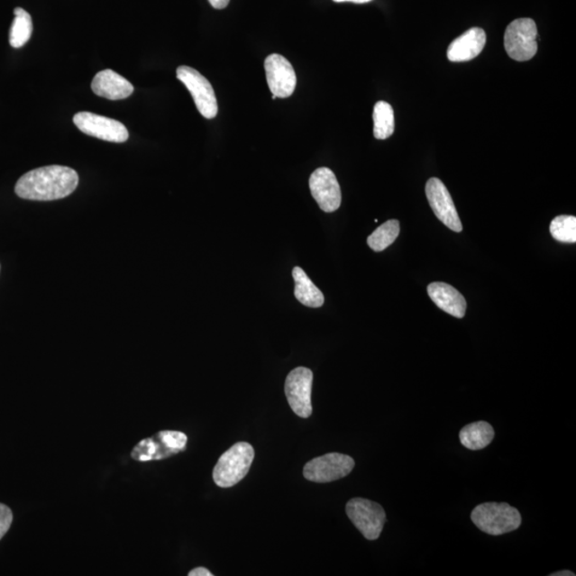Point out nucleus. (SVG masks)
<instances>
[{
  "instance_id": "423d86ee",
  "label": "nucleus",
  "mask_w": 576,
  "mask_h": 576,
  "mask_svg": "<svg viewBox=\"0 0 576 576\" xmlns=\"http://www.w3.org/2000/svg\"><path fill=\"white\" fill-rule=\"evenodd\" d=\"M346 514L366 539L377 540L380 537L387 516L379 504L354 498L347 503Z\"/></svg>"
},
{
  "instance_id": "20e7f679",
  "label": "nucleus",
  "mask_w": 576,
  "mask_h": 576,
  "mask_svg": "<svg viewBox=\"0 0 576 576\" xmlns=\"http://www.w3.org/2000/svg\"><path fill=\"white\" fill-rule=\"evenodd\" d=\"M187 435L183 433L164 430L153 435L152 438L139 442L131 456L141 462L162 461L184 452L187 446Z\"/></svg>"
},
{
  "instance_id": "0eeeda50",
  "label": "nucleus",
  "mask_w": 576,
  "mask_h": 576,
  "mask_svg": "<svg viewBox=\"0 0 576 576\" xmlns=\"http://www.w3.org/2000/svg\"><path fill=\"white\" fill-rule=\"evenodd\" d=\"M354 461L351 456L340 453H330L308 462L304 469L306 480L327 484L344 479L352 473Z\"/></svg>"
},
{
  "instance_id": "bb28decb",
  "label": "nucleus",
  "mask_w": 576,
  "mask_h": 576,
  "mask_svg": "<svg viewBox=\"0 0 576 576\" xmlns=\"http://www.w3.org/2000/svg\"><path fill=\"white\" fill-rule=\"evenodd\" d=\"M550 575L551 576H575V573L571 571H568V570H564V571L555 572Z\"/></svg>"
},
{
  "instance_id": "6e6552de",
  "label": "nucleus",
  "mask_w": 576,
  "mask_h": 576,
  "mask_svg": "<svg viewBox=\"0 0 576 576\" xmlns=\"http://www.w3.org/2000/svg\"><path fill=\"white\" fill-rule=\"evenodd\" d=\"M177 78L191 93L199 113L206 119H214L218 114V103L211 83L197 69L186 66L178 68Z\"/></svg>"
},
{
  "instance_id": "39448f33",
  "label": "nucleus",
  "mask_w": 576,
  "mask_h": 576,
  "mask_svg": "<svg viewBox=\"0 0 576 576\" xmlns=\"http://www.w3.org/2000/svg\"><path fill=\"white\" fill-rule=\"evenodd\" d=\"M538 29L532 19H517L506 29L504 46L511 59L528 61L538 51Z\"/></svg>"
},
{
  "instance_id": "cd10ccee",
  "label": "nucleus",
  "mask_w": 576,
  "mask_h": 576,
  "mask_svg": "<svg viewBox=\"0 0 576 576\" xmlns=\"http://www.w3.org/2000/svg\"><path fill=\"white\" fill-rule=\"evenodd\" d=\"M277 96H272V100H277Z\"/></svg>"
},
{
  "instance_id": "2eb2a0df",
  "label": "nucleus",
  "mask_w": 576,
  "mask_h": 576,
  "mask_svg": "<svg viewBox=\"0 0 576 576\" xmlns=\"http://www.w3.org/2000/svg\"><path fill=\"white\" fill-rule=\"evenodd\" d=\"M91 88L96 96L110 101L124 100L133 92V87L130 81L113 69L98 72L93 78Z\"/></svg>"
},
{
  "instance_id": "1a4fd4ad",
  "label": "nucleus",
  "mask_w": 576,
  "mask_h": 576,
  "mask_svg": "<svg viewBox=\"0 0 576 576\" xmlns=\"http://www.w3.org/2000/svg\"><path fill=\"white\" fill-rule=\"evenodd\" d=\"M313 372L306 368H297L289 372L285 381V395L290 408L302 418L312 415Z\"/></svg>"
},
{
  "instance_id": "b1692460",
  "label": "nucleus",
  "mask_w": 576,
  "mask_h": 576,
  "mask_svg": "<svg viewBox=\"0 0 576 576\" xmlns=\"http://www.w3.org/2000/svg\"><path fill=\"white\" fill-rule=\"evenodd\" d=\"M188 575L189 576H213V573L209 571V570H207L206 568L199 567V568L191 570Z\"/></svg>"
},
{
  "instance_id": "6ab92c4d",
  "label": "nucleus",
  "mask_w": 576,
  "mask_h": 576,
  "mask_svg": "<svg viewBox=\"0 0 576 576\" xmlns=\"http://www.w3.org/2000/svg\"><path fill=\"white\" fill-rule=\"evenodd\" d=\"M374 136L378 141H386L395 130L394 110L387 102H378L374 107Z\"/></svg>"
},
{
  "instance_id": "4be33fe9",
  "label": "nucleus",
  "mask_w": 576,
  "mask_h": 576,
  "mask_svg": "<svg viewBox=\"0 0 576 576\" xmlns=\"http://www.w3.org/2000/svg\"><path fill=\"white\" fill-rule=\"evenodd\" d=\"M550 232L555 241L566 243L576 242V218L558 216L552 220Z\"/></svg>"
},
{
  "instance_id": "aec40b11",
  "label": "nucleus",
  "mask_w": 576,
  "mask_h": 576,
  "mask_svg": "<svg viewBox=\"0 0 576 576\" xmlns=\"http://www.w3.org/2000/svg\"><path fill=\"white\" fill-rule=\"evenodd\" d=\"M32 20L31 14L23 8H15L14 21L10 31V45L14 49L24 46L32 34Z\"/></svg>"
},
{
  "instance_id": "f3484780",
  "label": "nucleus",
  "mask_w": 576,
  "mask_h": 576,
  "mask_svg": "<svg viewBox=\"0 0 576 576\" xmlns=\"http://www.w3.org/2000/svg\"><path fill=\"white\" fill-rule=\"evenodd\" d=\"M293 278L295 280V297L302 305L308 307L323 306L325 297L320 289L314 285L311 279L307 277L306 271L300 267H295L293 270Z\"/></svg>"
},
{
  "instance_id": "ddd939ff",
  "label": "nucleus",
  "mask_w": 576,
  "mask_h": 576,
  "mask_svg": "<svg viewBox=\"0 0 576 576\" xmlns=\"http://www.w3.org/2000/svg\"><path fill=\"white\" fill-rule=\"evenodd\" d=\"M265 72L272 96L287 98L293 95L297 77L290 62L281 55L272 54L266 58Z\"/></svg>"
},
{
  "instance_id": "9d476101",
  "label": "nucleus",
  "mask_w": 576,
  "mask_h": 576,
  "mask_svg": "<svg viewBox=\"0 0 576 576\" xmlns=\"http://www.w3.org/2000/svg\"><path fill=\"white\" fill-rule=\"evenodd\" d=\"M73 121L81 133L105 142L122 143L128 139L124 124L106 116L84 112L75 114Z\"/></svg>"
},
{
  "instance_id": "4468645a",
  "label": "nucleus",
  "mask_w": 576,
  "mask_h": 576,
  "mask_svg": "<svg viewBox=\"0 0 576 576\" xmlns=\"http://www.w3.org/2000/svg\"><path fill=\"white\" fill-rule=\"evenodd\" d=\"M486 42L487 36L484 29L471 28L448 46V60L452 62L472 60L484 50Z\"/></svg>"
},
{
  "instance_id": "412c9836",
  "label": "nucleus",
  "mask_w": 576,
  "mask_h": 576,
  "mask_svg": "<svg viewBox=\"0 0 576 576\" xmlns=\"http://www.w3.org/2000/svg\"><path fill=\"white\" fill-rule=\"evenodd\" d=\"M400 224L398 220H389L386 224L379 226L368 238V243L370 249L376 252H381L384 249L391 246L397 241L399 235Z\"/></svg>"
},
{
  "instance_id": "f8f14e48",
  "label": "nucleus",
  "mask_w": 576,
  "mask_h": 576,
  "mask_svg": "<svg viewBox=\"0 0 576 576\" xmlns=\"http://www.w3.org/2000/svg\"><path fill=\"white\" fill-rule=\"evenodd\" d=\"M311 194L320 209L334 213L342 203V192L335 174L329 168H318L310 178Z\"/></svg>"
},
{
  "instance_id": "7ed1b4c3",
  "label": "nucleus",
  "mask_w": 576,
  "mask_h": 576,
  "mask_svg": "<svg viewBox=\"0 0 576 576\" xmlns=\"http://www.w3.org/2000/svg\"><path fill=\"white\" fill-rule=\"evenodd\" d=\"M254 448L247 442H238L219 458L214 469L215 484L231 488L244 479L254 461Z\"/></svg>"
},
{
  "instance_id": "393cba45",
  "label": "nucleus",
  "mask_w": 576,
  "mask_h": 576,
  "mask_svg": "<svg viewBox=\"0 0 576 576\" xmlns=\"http://www.w3.org/2000/svg\"><path fill=\"white\" fill-rule=\"evenodd\" d=\"M208 2L212 5V7L219 10L228 7L230 4V0H208Z\"/></svg>"
},
{
  "instance_id": "dca6fc26",
  "label": "nucleus",
  "mask_w": 576,
  "mask_h": 576,
  "mask_svg": "<svg viewBox=\"0 0 576 576\" xmlns=\"http://www.w3.org/2000/svg\"><path fill=\"white\" fill-rule=\"evenodd\" d=\"M427 290L430 298L441 310L451 314L453 317H464L467 301L456 288L443 282H434L429 285Z\"/></svg>"
},
{
  "instance_id": "f257e3e1",
  "label": "nucleus",
  "mask_w": 576,
  "mask_h": 576,
  "mask_svg": "<svg viewBox=\"0 0 576 576\" xmlns=\"http://www.w3.org/2000/svg\"><path fill=\"white\" fill-rule=\"evenodd\" d=\"M78 182V174L71 168L42 167L29 171L17 180L15 194L25 200H59L73 194Z\"/></svg>"
},
{
  "instance_id": "f03ea898",
  "label": "nucleus",
  "mask_w": 576,
  "mask_h": 576,
  "mask_svg": "<svg viewBox=\"0 0 576 576\" xmlns=\"http://www.w3.org/2000/svg\"><path fill=\"white\" fill-rule=\"evenodd\" d=\"M471 519L477 528L491 536L515 532L522 523L519 510L507 503L480 504L472 511Z\"/></svg>"
},
{
  "instance_id": "9b49d317",
  "label": "nucleus",
  "mask_w": 576,
  "mask_h": 576,
  "mask_svg": "<svg viewBox=\"0 0 576 576\" xmlns=\"http://www.w3.org/2000/svg\"><path fill=\"white\" fill-rule=\"evenodd\" d=\"M426 197L436 217L453 232H462V224L450 191L441 179L432 178L426 184Z\"/></svg>"
},
{
  "instance_id": "5701e85b",
  "label": "nucleus",
  "mask_w": 576,
  "mask_h": 576,
  "mask_svg": "<svg viewBox=\"0 0 576 576\" xmlns=\"http://www.w3.org/2000/svg\"><path fill=\"white\" fill-rule=\"evenodd\" d=\"M14 522V514L8 506L0 504V540L8 533Z\"/></svg>"
},
{
  "instance_id": "a878e982",
  "label": "nucleus",
  "mask_w": 576,
  "mask_h": 576,
  "mask_svg": "<svg viewBox=\"0 0 576 576\" xmlns=\"http://www.w3.org/2000/svg\"><path fill=\"white\" fill-rule=\"evenodd\" d=\"M335 3H354V4H366L371 2V0H334Z\"/></svg>"
},
{
  "instance_id": "a211bd4d",
  "label": "nucleus",
  "mask_w": 576,
  "mask_h": 576,
  "mask_svg": "<svg viewBox=\"0 0 576 576\" xmlns=\"http://www.w3.org/2000/svg\"><path fill=\"white\" fill-rule=\"evenodd\" d=\"M462 444L471 451L484 450L494 439V430L490 424L480 421L467 425L459 434Z\"/></svg>"
}]
</instances>
